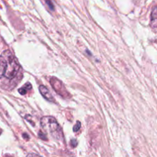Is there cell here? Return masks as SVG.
Wrapping results in <instances>:
<instances>
[{
	"mask_svg": "<svg viewBox=\"0 0 157 157\" xmlns=\"http://www.w3.org/2000/svg\"><path fill=\"white\" fill-rule=\"evenodd\" d=\"M70 144H71V146H72V147H75L77 145V141L75 140H71Z\"/></svg>",
	"mask_w": 157,
	"mask_h": 157,
	"instance_id": "obj_9",
	"label": "cell"
},
{
	"mask_svg": "<svg viewBox=\"0 0 157 157\" xmlns=\"http://www.w3.org/2000/svg\"><path fill=\"white\" fill-rule=\"evenodd\" d=\"M1 59L4 61L6 65L4 75L8 79H12L16 75L19 69V64L12 52L5 51L1 55Z\"/></svg>",
	"mask_w": 157,
	"mask_h": 157,
	"instance_id": "obj_2",
	"label": "cell"
},
{
	"mask_svg": "<svg viewBox=\"0 0 157 157\" xmlns=\"http://www.w3.org/2000/svg\"><path fill=\"white\" fill-rule=\"evenodd\" d=\"M5 70H6V65H5L4 61L2 59H0V78L2 75H4Z\"/></svg>",
	"mask_w": 157,
	"mask_h": 157,
	"instance_id": "obj_6",
	"label": "cell"
},
{
	"mask_svg": "<svg viewBox=\"0 0 157 157\" xmlns=\"http://www.w3.org/2000/svg\"><path fill=\"white\" fill-rule=\"evenodd\" d=\"M40 124L43 130L49 133L54 139L56 140H62L63 139V133L61 127L53 117H43L40 121Z\"/></svg>",
	"mask_w": 157,
	"mask_h": 157,
	"instance_id": "obj_1",
	"label": "cell"
},
{
	"mask_svg": "<svg viewBox=\"0 0 157 157\" xmlns=\"http://www.w3.org/2000/svg\"><path fill=\"white\" fill-rule=\"evenodd\" d=\"M23 136H25V137H26V140H28V139H29V137H28V136H27V135L24 134V135H23Z\"/></svg>",
	"mask_w": 157,
	"mask_h": 157,
	"instance_id": "obj_11",
	"label": "cell"
},
{
	"mask_svg": "<svg viewBox=\"0 0 157 157\" xmlns=\"http://www.w3.org/2000/svg\"><path fill=\"white\" fill-rule=\"evenodd\" d=\"M39 91L45 99L47 100V101H49V102H55V100H54L53 97L52 96L50 91L48 90L47 87H45L44 85H40L39 86Z\"/></svg>",
	"mask_w": 157,
	"mask_h": 157,
	"instance_id": "obj_4",
	"label": "cell"
},
{
	"mask_svg": "<svg viewBox=\"0 0 157 157\" xmlns=\"http://www.w3.org/2000/svg\"><path fill=\"white\" fill-rule=\"evenodd\" d=\"M46 4H47V6H49V8L50 10H52V11L54 10V6L50 0H46Z\"/></svg>",
	"mask_w": 157,
	"mask_h": 157,
	"instance_id": "obj_8",
	"label": "cell"
},
{
	"mask_svg": "<svg viewBox=\"0 0 157 157\" xmlns=\"http://www.w3.org/2000/svg\"><path fill=\"white\" fill-rule=\"evenodd\" d=\"M51 84H52V87L55 89V91L58 94H61L62 96L64 97L66 94V90H65L64 87L62 85V83L61 81H58V79H56L55 78H52V79L50 80Z\"/></svg>",
	"mask_w": 157,
	"mask_h": 157,
	"instance_id": "obj_3",
	"label": "cell"
},
{
	"mask_svg": "<svg viewBox=\"0 0 157 157\" xmlns=\"http://www.w3.org/2000/svg\"><path fill=\"white\" fill-rule=\"evenodd\" d=\"M38 136H39V137L42 138V140H46V136H45L43 133H42V132H39V133H38Z\"/></svg>",
	"mask_w": 157,
	"mask_h": 157,
	"instance_id": "obj_10",
	"label": "cell"
},
{
	"mask_svg": "<svg viewBox=\"0 0 157 157\" xmlns=\"http://www.w3.org/2000/svg\"><path fill=\"white\" fill-rule=\"evenodd\" d=\"M80 127H81V123L78 122H78H77L76 124H75V127H74L73 131L74 132L78 131V130H79V129H80Z\"/></svg>",
	"mask_w": 157,
	"mask_h": 157,
	"instance_id": "obj_7",
	"label": "cell"
},
{
	"mask_svg": "<svg viewBox=\"0 0 157 157\" xmlns=\"http://www.w3.org/2000/svg\"><path fill=\"white\" fill-rule=\"evenodd\" d=\"M31 88H32V85H31L30 83H26V84H25V86H23L22 87L18 89V92H19V94H21L22 95H25L26 94V93H27V92L29 91V90H30Z\"/></svg>",
	"mask_w": 157,
	"mask_h": 157,
	"instance_id": "obj_5",
	"label": "cell"
}]
</instances>
